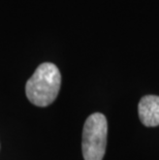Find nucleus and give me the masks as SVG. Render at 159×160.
Returning <instances> with one entry per match:
<instances>
[{"instance_id":"f257e3e1","label":"nucleus","mask_w":159,"mask_h":160,"mask_svg":"<svg viewBox=\"0 0 159 160\" xmlns=\"http://www.w3.org/2000/svg\"><path fill=\"white\" fill-rule=\"evenodd\" d=\"M61 73L55 64L46 62L37 67L26 84L27 98L36 107H48L58 96Z\"/></svg>"},{"instance_id":"7ed1b4c3","label":"nucleus","mask_w":159,"mask_h":160,"mask_svg":"<svg viewBox=\"0 0 159 160\" xmlns=\"http://www.w3.org/2000/svg\"><path fill=\"white\" fill-rule=\"evenodd\" d=\"M140 120L147 127L159 125V96L147 95L138 103Z\"/></svg>"},{"instance_id":"f03ea898","label":"nucleus","mask_w":159,"mask_h":160,"mask_svg":"<svg viewBox=\"0 0 159 160\" xmlns=\"http://www.w3.org/2000/svg\"><path fill=\"white\" fill-rule=\"evenodd\" d=\"M107 121L106 116L95 113L88 117L83 129L82 150L85 160H102L107 148Z\"/></svg>"}]
</instances>
